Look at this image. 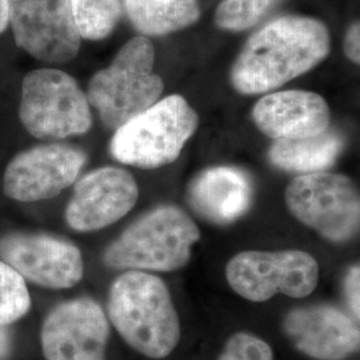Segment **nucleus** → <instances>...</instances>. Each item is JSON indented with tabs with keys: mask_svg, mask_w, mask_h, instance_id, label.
I'll return each mask as SVG.
<instances>
[{
	"mask_svg": "<svg viewBox=\"0 0 360 360\" xmlns=\"http://www.w3.org/2000/svg\"><path fill=\"white\" fill-rule=\"evenodd\" d=\"M252 119L275 141L315 136L330 129L331 111L321 95L309 91L272 92L252 108Z\"/></svg>",
	"mask_w": 360,
	"mask_h": 360,
	"instance_id": "obj_15",
	"label": "nucleus"
},
{
	"mask_svg": "<svg viewBox=\"0 0 360 360\" xmlns=\"http://www.w3.org/2000/svg\"><path fill=\"white\" fill-rule=\"evenodd\" d=\"M187 195L190 205L200 217L227 224L245 215L250 208L252 186L239 168L212 167L191 181Z\"/></svg>",
	"mask_w": 360,
	"mask_h": 360,
	"instance_id": "obj_16",
	"label": "nucleus"
},
{
	"mask_svg": "<svg viewBox=\"0 0 360 360\" xmlns=\"http://www.w3.org/2000/svg\"><path fill=\"white\" fill-rule=\"evenodd\" d=\"M283 0H223L215 13V23L226 31H245L257 25Z\"/></svg>",
	"mask_w": 360,
	"mask_h": 360,
	"instance_id": "obj_20",
	"label": "nucleus"
},
{
	"mask_svg": "<svg viewBox=\"0 0 360 360\" xmlns=\"http://www.w3.org/2000/svg\"><path fill=\"white\" fill-rule=\"evenodd\" d=\"M343 147L345 141L340 132L328 129L315 136L275 141L269 151V159L274 166L284 171L322 172L334 165Z\"/></svg>",
	"mask_w": 360,
	"mask_h": 360,
	"instance_id": "obj_17",
	"label": "nucleus"
},
{
	"mask_svg": "<svg viewBox=\"0 0 360 360\" xmlns=\"http://www.w3.org/2000/svg\"><path fill=\"white\" fill-rule=\"evenodd\" d=\"M86 160L82 150L67 144L31 147L8 163L3 176V193L25 203L52 199L75 183Z\"/></svg>",
	"mask_w": 360,
	"mask_h": 360,
	"instance_id": "obj_11",
	"label": "nucleus"
},
{
	"mask_svg": "<svg viewBox=\"0 0 360 360\" xmlns=\"http://www.w3.org/2000/svg\"><path fill=\"white\" fill-rule=\"evenodd\" d=\"M31 307L26 281L0 260V324H13L22 319Z\"/></svg>",
	"mask_w": 360,
	"mask_h": 360,
	"instance_id": "obj_21",
	"label": "nucleus"
},
{
	"mask_svg": "<svg viewBox=\"0 0 360 360\" xmlns=\"http://www.w3.org/2000/svg\"><path fill=\"white\" fill-rule=\"evenodd\" d=\"M8 23L18 47L40 62L65 65L80 50L71 0H8Z\"/></svg>",
	"mask_w": 360,
	"mask_h": 360,
	"instance_id": "obj_9",
	"label": "nucleus"
},
{
	"mask_svg": "<svg viewBox=\"0 0 360 360\" xmlns=\"http://www.w3.org/2000/svg\"><path fill=\"white\" fill-rule=\"evenodd\" d=\"M345 297L351 309L352 316L359 321L360 316V267L352 266L345 278Z\"/></svg>",
	"mask_w": 360,
	"mask_h": 360,
	"instance_id": "obj_23",
	"label": "nucleus"
},
{
	"mask_svg": "<svg viewBox=\"0 0 360 360\" xmlns=\"http://www.w3.org/2000/svg\"><path fill=\"white\" fill-rule=\"evenodd\" d=\"M8 27V0H0V34Z\"/></svg>",
	"mask_w": 360,
	"mask_h": 360,
	"instance_id": "obj_26",
	"label": "nucleus"
},
{
	"mask_svg": "<svg viewBox=\"0 0 360 360\" xmlns=\"http://www.w3.org/2000/svg\"><path fill=\"white\" fill-rule=\"evenodd\" d=\"M282 330L294 347L311 359L346 360L359 351V321L333 304L291 309Z\"/></svg>",
	"mask_w": 360,
	"mask_h": 360,
	"instance_id": "obj_14",
	"label": "nucleus"
},
{
	"mask_svg": "<svg viewBox=\"0 0 360 360\" xmlns=\"http://www.w3.org/2000/svg\"><path fill=\"white\" fill-rule=\"evenodd\" d=\"M131 23L144 35H166L200 18L198 0H126Z\"/></svg>",
	"mask_w": 360,
	"mask_h": 360,
	"instance_id": "obj_18",
	"label": "nucleus"
},
{
	"mask_svg": "<svg viewBox=\"0 0 360 360\" xmlns=\"http://www.w3.org/2000/svg\"><path fill=\"white\" fill-rule=\"evenodd\" d=\"M217 360H274V352L257 335L236 333L226 342Z\"/></svg>",
	"mask_w": 360,
	"mask_h": 360,
	"instance_id": "obj_22",
	"label": "nucleus"
},
{
	"mask_svg": "<svg viewBox=\"0 0 360 360\" xmlns=\"http://www.w3.org/2000/svg\"><path fill=\"white\" fill-rule=\"evenodd\" d=\"M13 354V334L7 324H0V360H8Z\"/></svg>",
	"mask_w": 360,
	"mask_h": 360,
	"instance_id": "obj_25",
	"label": "nucleus"
},
{
	"mask_svg": "<svg viewBox=\"0 0 360 360\" xmlns=\"http://www.w3.org/2000/svg\"><path fill=\"white\" fill-rule=\"evenodd\" d=\"M331 50L324 23L306 16H282L245 41L231 68L233 89L259 95L282 87L323 62Z\"/></svg>",
	"mask_w": 360,
	"mask_h": 360,
	"instance_id": "obj_1",
	"label": "nucleus"
},
{
	"mask_svg": "<svg viewBox=\"0 0 360 360\" xmlns=\"http://www.w3.org/2000/svg\"><path fill=\"white\" fill-rule=\"evenodd\" d=\"M154 63L153 43L136 37L120 49L111 65L91 77L87 99L105 127L119 129L159 101L165 84L154 74Z\"/></svg>",
	"mask_w": 360,
	"mask_h": 360,
	"instance_id": "obj_4",
	"label": "nucleus"
},
{
	"mask_svg": "<svg viewBox=\"0 0 360 360\" xmlns=\"http://www.w3.org/2000/svg\"><path fill=\"white\" fill-rule=\"evenodd\" d=\"M200 231L176 206H160L134 221L105 248L103 262L115 270L172 272L186 267Z\"/></svg>",
	"mask_w": 360,
	"mask_h": 360,
	"instance_id": "obj_3",
	"label": "nucleus"
},
{
	"mask_svg": "<svg viewBox=\"0 0 360 360\" xmlns=\"http://www.w3.org/2000/svg\"><path fill=\"white\" fill-rule=\"evenodd\" d=\"M0 257L25 281L44 288H71L84 275V262L77 245L49 233L3 235Z\"/></svg>",
	"mask_w": 360,
	"mask_h": 360,
	"instance_id": "obj_10",
	"label": "nucleus"
},
{
	"mask_svg": "<svg viewBox=\"0 0 360 360\" xmlns=\"http://www.w3.org/2000/svg\"><path fill=\"white\" fill-rule=\"evenodd\" d=\"M138 198V183L129 171L98 168L77 180L65 207V221L77 232L98 231L126 217Z\"/></svg>",
	"mask_w": 360,
	"mask_h": 360,
	"instance_id": "obj_13",
	"label": "nucleus"
},
{
	"mask_svg": "<svg viewBox=\"0 0 360 360\" xmlns=\"http://www.w3.org/2000/svg\"><path fill=\"white\" fill-rule=\"evenodd\" d=\"M110 322L123 340L150 359H165L181 338L179 315L166 283L146 271L117 276L108 294Z\"/></svg>",
	"mask_w": 360,
	"mask_h": 360,
	"instance_id": "obj_2",
	"label": "nucleus"
},
{
	"mask_svg": "<svg viewBox=\"0 0 360 360\" xmlns=\"http://www.w3.org/2000/svg\"><path fill=\"white\" fill-rule=\"evenodd\" d=\"M19 119L39 141L83 135L92 126L87 95L74 77L56 68H39L25 77Z\"/></svg>",
	"mask_w": 360,
	"mask_h": 360,
	"instance_id": "obj_6",
	"label": "nucleus"
},
{
	"mask_svg": "<svg viewBox=\"0 0 360 360\" xmlns=\"http://www.w3.org/2000/svg\"><path fill=\"white\" fill-rule=\"evenodd\" d=\"M110 324L91 297L59 303L46 316L40 343L46 360H105Z\"/></svg>",
	"mask_w": 360,
	"mask_h": 360,
	"instance_id": "obj_12",
	"label": "nucleus"
},
{
	"mask_svg": "<svg viewBox=\"0 0 360 360\" xmlns=\"http://www.w3.org/2000/svg\"><path fill=\"white\" fill-rule=\"evenodd\" d=\"M321 269L306 251H243L230 259L226 279L245 300L263 303L276 294L290 297L311 295L319 283Z\"/></svg>",
	"mask_w": 360,
	"mask_h": 360,
	"instance_id": "obj_8",
	"label": "nucleus"
},
{
	"mask_svg": "<svg viewBox=\"0 0 360 360\" xmlns=\"http://www.w3.org/2000/svg\"><path fill=\"white\" fill-rule=\"evenodd\" d=\"M345 52L348 59L355 63H360V26L359 22L352 23L347 30L345 38Z\"/></svg>",
	"mask_w": 360,
	"mask_h": 360,
	"instance_id": "obj_24",
	"label": "nucleus"
},
{
	"mask_svg": "<svg viewBox=\"0 0 360 360\" xmlns=\"http://www.w3.org/2000/svg\"><path fill=\"white\" fill-rule=\"evenodd\" d=\"M198 123L188 102L169 95L116 129L110 151L117 162L134 167H163L179 158Z\"/></svg>",
	"mask_w": 360,
	"mask_h": 360,
	"instance_id": "obj_5",
	"label": "nucleus"
},
{
	"mask_svg": "<svg viewBox=\"0 0 360 360\" xmlns=\"http://www.w3.org/2000/svg\"><path fill=\"white\" fill-rule=\"evenodd\" d=\"M72 16L82 39L102 40L115 28L120 16V0H71Z\"/></svg>",
	"mask_w": 360,
	"mask_h": 360,
	"instance_id": "obj_19",
	"label": "nucleus"
},
{
	"mask_svg": "<svg viewBox=\"0 0 360 360\" xmlns=\"http://www.w3.org/2000/svg\"><path fill=\"white\" fill-rule=\"evenodd\" d=\"M285 205L300 223L330 242L346 243L359 232V193L345 175L302 174L290 181Z\"/></svg>",
	"mask_w": 360,
	"mask_h": 360,
	"instance_id": "obj_7",
	"label": "nucleus"
}]
</instances>
